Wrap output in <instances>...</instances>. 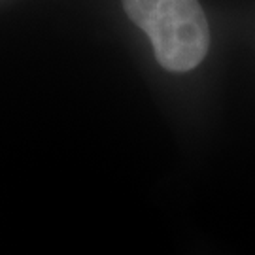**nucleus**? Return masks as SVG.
Segmentation results:
<instances>
[{"mask_svg":"<svg viewBox=\"0 0 255 255\" xmlns=\"http://www.w3.org/2000/svg\"><path fill=\"white\" fill-rule=\"evenodd\" d=\"M123 8L147 34L164 70L189 72L208 53V19L199 0H123Z\"/></svg>","mask_w":255,"mask_h":255,"instance_id":"nucleus-1","label":"nucleus"}]
</instances>
